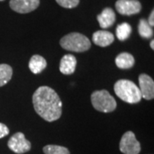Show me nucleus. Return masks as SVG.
Listing matches in <instances>:
<instances>
[{
	"instance_id": "1",
	"label": "nucleus",
	"mask_w": 154,
	"mask_h": 154,
	"mask_svg": "<svg viewBox=\"0 0 154 154\" xmlns=\"http://www.w3.org/2000/svg\"><path fill=\"white\" fill-rule=\"evenodd\" d=\"M33 105L37 114L45 121L54 122L62 115L63 103L57 94L49 87H39L34 92Z\"/></svg>"
},
{
	"instance_id": "2",
	"label": "nucleus",
	"mask_w": 154,
	"mask_h": 154,
	"mask_svg": "<svg viewBox=\"0 0 154 154\" xmlns=\"http://www.w3.org/2000/svg\"><path fill=\"white\" fill-rule=\"evenodd\" d=\"M114 91L116 96L126 103L136 104L142 99L139 88L129 80L117 81L114 85Z\"/></svg>"
},
{
	"instance_id": "3",
	"label": "nucleus",
	"mask_w": 154,
	"mask_h": 154,
	"mask_svg": "<svg viewBox=\"0 0 154 154\" xmlns=\"http://www.w3.org/2000/svg\"><path fill=\"white\" fill-rule=\"evenodd\" d=\"M60 45L67 51L83 52L90 49L91 42L82 33H70L61 38Z\"/></svg>"
},
{
	"instance_id": "4",
	"label": "nucleus",
	"mask_w": 154,
	"mask_h": 154,
	"mask_svg": "<svg viewBox=\"0 0 154 154\" xmlns=\"http://www.w3.org/2000/svg\"><path fill=\"white\" fill-rule=\"evenodd\" d=\"M92 105L99 111L104 113L112 112L116 108V102L107 90L95 91L91 95Z\"/></svg>"
},
{
	"instance_id": "5",
	"label": "nucleus",
	"mask_w": 154,
	"mask_h": 154,
	"mask_svg": "<svg viewBox=\"0 0 154 154\" xmlns=\"http://www.w3.org/2000/svg\"><path fill=\"white\" fill-rule=\"evenodd\" d=\"M119 147L123 154H139L141 149L140 144L132 131H128L122 136Z\"/></svg>"
},
{
	"instance_id": "6",
	"label": "nucleus",
	"mask_w": 154,
	"mask_h": 154,
	"mask_svg": "<svg viewBox=\"0 0 154 154\" xmlns=\"http://www.w3.org/2000/svg\"><path fill=\"white\" fill-rule=\"evenodd\" d=\"M8 147L15 153L23 154L28 152L31 149V143L25 138L24 134L18 132L10 138L8 141Z\"/></svg>"
},
{
	"instance_id": "7",
	"label": "nucleus",
	"mask_w": 154,
	"mask_h": 154,
	"mask_svg": "<svg viewBox=\"0 0 154 154\" xmlns=\"http://www.w3.org/2000/svg\"><path fill=\"white\" fill-rule=\"evenodd\" d=\"M141 4L138 0H117L116 2V11L123 16H131L140 13Z\"/></svg>"
},
{
	"instance_id": "8",
	"label": "nucleus",
	"mask_w": 154,
	"mask_h": 154,
	"mask_svg": "<svg viewBox=\"0 0 154 154\" xmlns=\"http://www.w3.org/2000/svg\"><path fill=\"white\" fill-rule=\"evenodd\" d=\"M39 5V0H11V10L21 14L30 13L36 10Z\"/></svg>"
},
{
	"instance_id": "9",
	"label": "nucleus",
	"mask_w": 154,
	"mask_h": 154,
	"mask_svg": "<svg viewBox=\"0 0 154 154\" xmlns=\"http://www.w3.org/2000/svg\"><path fill=\"white\" fill-rule=\"evenodd\" d=\"M140 91L142 98L151 100L154 98V82L152 78L146 74H141L139 76Z\"/></svg>"
},
{
	"instance_id": "10",
	"label": "nucleus",
	"mask_w": 154,
	"mask_h": 154,
	"mask_svg": "<svg viewBox=\"0 0 154 154\" xmlns=\"http://www.w3.org/2000/svg\"><path fill=\"white\" fill-rule=\"evenodd\" d=\"M115 37L112 33L108 31L99 30L93 34V41L96 45L100 47H106L113 43Z\"/></svg>"
},
{
	"instance_id": "11",
	"label": "nucleus",
	"mask_w": 154,
	"mask_h": 154,
	"mask_svg": "<svg viewBox=\"0 0 154 154\" xmlns=\"http://www.w3.org/2000/svg\"><path fill=\"white\" fill-rule=\"evenodd\" d=\"M76 64L77 61L75 56L71 54L64 55L60 61V72L63 75H71L75 70Z\"/></svg>"
},
{
	"instance_id": "12",
	"label": "nucleus",
	"mask_w": 154,
	"mask_h": 154,
	"mask_svg": "<svg viewBox=\"0 0 154 154\" xmlns=\"http://www.w3.org/2000/svg\"><path fill=\"white\" fill-rule=\"evenodd\" d=\"M97 19L101 28H108L115 23L116 14L112 9L105 8L101 12V14L98 15Z\"/></svg>"
},
{
	"instance_id": "13",
	"label": "nucleus",
	"mask_w": 154,
	"mask_h": 154,
	"mask_svg": "<svg viewBox=\"0 0 154 154\" xmlns=\"http://www.w3.org/2000/svg\"><path fill=\"white\" fill-rule=\"evenodd\" d=\"M47 66V63L42 56L34 55L29 61L28 67L32 73L37 75L44 70Z\"/></svg>"
},
{
	"instance_id": "14",
	"label": "nucleus",
	"mask_w": 154,
	"mask_h": 154,
	"mask_svg": "<svg viewBox=\"0 0 154 154\" xmlns=\"http://www.w3.org/2000/svg\"><path fill=\"white\" fill-rule=\"evenodd\" d=\"M116 65L119 69H130L134 64V57L128 52H122L116 57Z\"/></svg>"
},
{
	"instance_id": "15",
	"label": "nucleus",
	"mask_w": 154,
	"mask_h": 154,
	"mask_svg": "<svg viewBox=\"0 0 154 154\" xmlns=\"http://www.w3.org/2000/svg\"><path fill=\"white\" fill-rule=\"evenodd\" d=\"M13 75V69L10 65L3 63L0 64V88L5 86L11 81Z\"/></svg>"
},
{
	"instance_id": "16",
	"label": "nucleus",
	"mask_w": 154,
	"mask_h": 154,
	"mask_svg": "<svg viewBox=\"0 0 154 154\" xmlns=\"http://www.w3.org/2000/svg\"><path fill=\"white\" fill-rule=\"evenodd\" d=\"M131 33H132V28L127 22H123L122 24H119L116 29V37L121 41L126 40L127 38L130 36Z\"/></svg>"
},
{
	"instance_id": "17",
	"label": "nucleus",
	"mask_w": 154,
	"mask_h": 154,
	"mask_svg": "<svg viewBox=\"0 0 154 154\" xmlns=\"http://www.w3.org/2000/svg\"><path fill=\"white\" fill-rule=\"evenodd\" d=\"M139 33L140 35L145 38H150L153 36V30L152 27H151L148 24V22L145 19H140L139 22V27H138Z\"/></svg>"
},
{
	"instance_id": "18",
	"label": "nucleus",
	"mask_w": 154,
	"mask_h": 154,
	"mask_svg": "<svg viewBox=\"0 0 154 154\" xmlns=\"http://www.w3.org/2000/svg\"><path fill=\"white\" fill-rule=\"evenodd\" d=\"M45 154H70L69 149L57 145H47L43 148Z\"/></svg>"
},
{
	"instance_id": "19",
	"label": "nucleus",
	"mask_w": 154,
	"mask_h": 154,
	"mask_svg": "<svg viewBox=\"0 0 154 154\" xmlns=\"http://www.w3.org/2000/svg\"><path fill=\"white\" fill-rule=\"evenodd\" d=\"M56 1L59 5L67 9L75 8L80 3V0H56Z\"/></svg>"
},
{
	"instance_id": "20",
	"label": "nucleus",
	"mask_w": 154,
	"mask_h": 154,
	"mask_svg": "<svg viewBox=\"0 0 154 154\" xmlns=\"http://www.w3.org/2000/svg\"><path fill=\"white\" fill-rule=\"evenodd\" d=\"M10 133V130L8 128V127L6 126L5 124L0 122V139L5 137L6 135H8Z\"/></svg>"
},
{
	"instance_id": "21",
	"label": "nucleus",
	"mask_w": 154,
	"mask_h": 154,
	"mask_svg": "<svg viewBox=\"0 0 154 154\" xmlns=\"http://www.w3.org/2000/svg\"><path fill=\"white\" fill-rule=\"evenodd\" d=\"M147 22H148V24L151 26V27H153L154 26V11H153L151 12V14H150V16H149Z\"/></svg>"
},
{
	"instance_id": "22",
	"label": "nucleus",
	"mask_w": 154,
	"mask_h": 154,
	"mask_svg": "<svg viewBox=\"0 0 154 154\" xmlns=\"http://www.w3.org/2000/svg\"><path fill=\"white\" fill-rule=\"evenodd\" d=\"M150 46H151V48H152V49L154 50V40L153 39L151 41V43H150Z\"/></svg>"
},
{
	"instance_id": "23",
	"label": "nucleus",
	"mask_w": 154,
	"mask_h": 154,
	"mask_svg": "<svg viewBox=\"0 0 154 154\" xmlns=\"http://www.w3.org/2000/svg\"><path fill=\"white\" fill-rule=\"evenodd\" d=\"M0 1H4V0H0Z\"/></svg>"
}]
</instances>
